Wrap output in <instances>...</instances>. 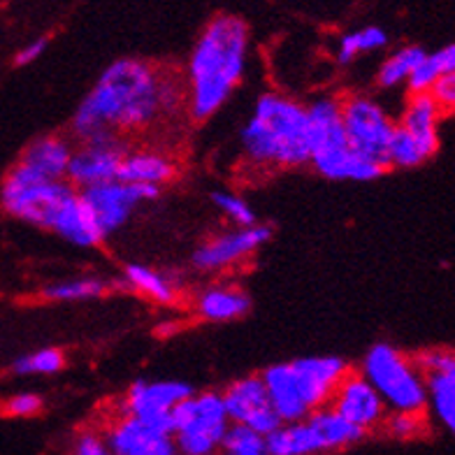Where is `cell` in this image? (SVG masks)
<instances>
[{
    "mask_svg": "<svg viewBox=\"0 0 455 455\" xmlns=\"http://www.w3.org/2000/svg\"><path fill=\"white\" fill-rule=\"evenodd\" d=\"M430 98L437 102V108L443 114L451 112L455 105V75H446V77L437 79L430 89Z\"/></svg>",
    "mask_w": 455,
    "mask_h": 455,
    "instance_id": "obj_37",
    "label": "cell"
},
{
    "mask_svg": "<svg viewBox=\"0 0 455 455\" xmlns=\"http://www.w3.org/2000/svg\"><path fill=\"white\" fill-rule=\"evenodd\" d=\"M249 26L235 14H219L204 26L188 60L186 102L196 121L210 119L242 82Z\"/></svg>",
    "mask_w": 455,
    "mask_h": 455,
    "instance_id": "obj_2",
    "label": "cell"
},
{
    "mask_svg": "<svg viewBox=\"0 0 455 455\" xmlns=\"http://www.w3.org/2000/svg\"><path fill=\"white\" fill-rule=\"evenodd\" d=\"M348 371L347 363L337 355H314L267 367L260 379L279 420L299 423L316 409L328 407L330 397Z\"/></svg>",
    "mask_w": 455,
    "mask_h": 455,
    "instance_id": "obj_4",
    "label": "cell"
},
{
    "mask_svg": "<svg viewBox=\"0 0 455 455\" xmlns=\"http://www.w3.org/2000/svg\"><path fill=\"white\" fill-rule=\"evenodd\" d=\"M339 105L348 149L370 158L384 170L388 168V147L395 124L384 108L365 96H351L339 100Z\"/></svg>",
    "mask_w": 455,
    "mask_h": 455,
    "instance_id": "obj_7",
    "label": "cell"
},
{
    "mask_svg": "<svg viewBox=\"0 0 455 455\" xmlns=\"http://www.w3.org/2000/svg\"><path fill=\"white\" fill-rule=\"evenodd\" d=\"M79 196L96 219L100 233L108 237L131 219L135 204L144 203V200H156L161 196V188L147 184H124V181L114 180L108 184L84 188V191H79Z\"/></svg>",
    "mask_w": 455,
    "mask_h": 455,
    "instance_id": "obj_8",
    "label": "cell"
},
{
    "mask_svg": "<svg viewBox=\"0 0 455 455\" xmlns=\"http://www.w3.org/2000/svg\"><path fill=\"white\" fill-rule=\"evenodd\" d=\"M40 228L52 230L59 237L77 246H98L105 240V235L100 233L96 219L89 212L84 200H82L79 191L72 188L68 181L54 198L47 214H44Z\"/></svg>",
    "mask_w": 455,
    "mask_h": 455,
    "instance_id": "obj_11",
    "label": "cell"
},
{
    "mask_svg": "<svg viewBox=\"0 0 455 455\" xmlns=\"http://www.w3.org/2000/svg\"><path fill=\"white\" fill-rule=\"evenodd\" d=\"M446 75H455V47H443L435 54H426V59L420 60L419 68L409 75L407 84L411 96H419V93H430V89L435 86V82Z\"/></svg>",
    "mask_w": 455,
    "mask_h": 455,
    "instance_id": "obj_25",
    "label": "cell"
},
{
    "mask_svg": "<svg viewBox=\"0 0 455 455\" xmlns=\"http://www.w3.org/2000/svg\"><path fill=\"white\" fill-rule=\"evenodd\" d=\"M108 291V282L98 276H79V279H68V282H56L43 291L47 299L54 302H75V299L98 298Z\"/></svg>",
    "mask_w": 455,
    "mask_h": 455,
    "instance_id": "obj_27",
    "label": "cell"
},
{
    "mask_svg": "<svg viewBox=\"0 0 455 455\" xmlns=\"http://www.w3.org/2000/svg\"><path fill=\"white\" fill-rule=\"evenodd\" d=\"M126 282L128 286L135 288L138 293L156 299L161 305H172L174 298H177L172 282H170L168 276L161 275V272L156 270H151L147 265H126Z\"/></svg>",
    "mask_w": 455,
    "mask_h": 455,
    "instance_id": "obj_26",
    "label": "cell"
},
{
    "mask_svg": "<svg viewBox=\"0 0 455 455\" xmlns=\"http://www.w3.org/2000/svg\"><path fill=\"white\" fill-rule=\"evenodd\" d=\"M72 455H114L109 451L108 442L102 435H96V432H84L79 435L72 443Z\"/></svg>",
    "mask_w": 455,
    "mask_h": 455,
    "instance_id": "obj_36",
    "label": "cell"
},
{
    "mask_svg": "<svg viewBox=\"0 0 455 455\" xmlns=\"http://www.w3.org/2000/svg\"><path fill=\"white\" fill-rule=\"evenodd\" d=\"M316 168L318 174H323L325 180L335 181H371L379 180L384 174V168L377 165L370 158L360 156L354 149H337L323 154V156H314L309 161Z\"/></svg>",
    "mask_w": 455,
    "mask_h": 455,
    "instance_id": "obj_20",
    "label": "cell"
},
{
    "mask_svg": "<svg viewBox=\"0 0 455 455\" xmlns=\"http://www.w3.org/2000/svg\"><path fill=\"white\" fill-rule=\"evenodd\" d=\"M216 455H267V442L244 426H230Z\"/></svg>",
    "mask_w": 455,
    "mask_h": 455,
    "instance_id": "obj_30",
    "label": "cell"
},
{
    "mask_svg": "<svg viewBox=\"0 0 455 455\" xmlns=\"http://www.w3.org/2000/svg\"><path fill=\"white\" fill-rule=\"evenodd\" d=\"M49 40L47 37H37L33 43L24 44V49H19V54L14 56V66H28V63H36L40 56L44 54Z\"/></svg>",
    "mask_w": 455,
    "mask_h": 455,
    "instance_id": "obj_38",
    "label": "cell"
},
{
    "mask_svg": "<svg viewBox=\"0 0 455 455\" xmlns=\"http://www.w3.org/2000/svg\"><path fill=\"white\" fill-rule=\"evenodd\" d=\"M105 442L114 455H180L172 435L144 426L131 416H121L108 430Z\"/></svg>",
    "mask_w": 455,
    "mask_h": 455,
    "instance_id": "obj_16",
    "label": "cell"
},
{
    "mask_svg": "<svg viewBox=\"0 0 455 455\" xmlns=\"http://www.w3.org/2000/svg\"><path fill=\"white\" fill-rule=\"evenodd\" d=\"M244 158L256 168H298L309 163V124L307 108L282 93L258 98L251 119L240 135Z\"/></svg>",
    "mask_w": 455,
    "mask_h": 455,
    "instance_id": "obj_3",
    "label": "cell"
},
{
    "mask_svg": "<svg viewBox=\"0 0 455 455\" xmlns=\"http://www.w3.org/2000/svg\"><path fill=\"white\" fill-rule=\"evenodd\" d=\"M384 426L393 437L411 439V437H419L420 432L426 430V419H423V413L393 411L390 416H386Z\"/></svg>",
    "mask_w": 455,
    "mask_h": 455,
    "instance_id": "obj_34",
    "label": "cell"
},
{
    "mask_svg": "<svg viewBox=\"0 0 455 455\" xmlns=\"http://www.w3.org/2000/svg\"><path fill=\"white\" fill-rule=\"evenodd\" d=\"M270 237L272 228L260 226V223L251 228H240L235 233L219 235L212 242L200 246L193 256V265L198 270H221V267L237 263L242 258L251 256L258 246H263Z\"/></svg>",
    "mask_w": 455,
    "mask_h": 455,
    "instance_id": "obj_15",
    "label": "cell"
},
{
    "mask_svg": "<svg viewBox=\"0 0 455 455\" xmlns=\"http://www.w3.org/2000/svg\"><path fill=\"white\" fill-rule=\"evenodd\" d=\"M307 124H309L312 158L348 147L347 135H344V124H341L339 100L323 98V100L314 102L312 108H307Z\"/></svg>",
    "mask_w": 455,
    "mask_h": 455,
    "instance_id": "obj_17",
    "label": "cell"
},
{
    "mask_svg": "<svg viewBox=\"0 0 455 455\" xmlns=\"http://www.w3.org/2000/svg\"><path fill=\"white\" fill-rule=\"evenodd\" d=\"M70 158V142L63 138H56V135H49V138H40L30 144L19 163L33 170L36 174H40L43 180L66 181Z\"/></svg>",
    "mask_w": 455,
    "mask_h": 455,
    "instance_id": "obj_19",
    "label": "cell"
},
{
    "mask_svg": "<svg viewBox=\"0 0 455 455\" xmlns=\"http://www.w3.org/2000/svg\"><path fill=\"white\" fill-rule=\"evenodd\" d=\"M193 395V388L181 381H135L126 395V413L144 426L172 435V411Z\"/></svg>",
    "mask_w": 455,
    "mask_h": 455,
    "instance_id": "obj_9",
    "label": "cell"
},
{
    "mask_svg": "<svg viewBox=\"0 0 455 455\" xmlns=\"http://www.w3.org/2000/svg\"><path fill=\"white\" fill-rule=\"evenodd\" d=\"M230 420L219 393H200L172 411V439L180 455H216Z\"/></svg>",
    "mask_w": 455,
    "mask_h": 455,
    "instance_id": "obj_6",
    "label": "cell"
},
{
    "mask_svg": "<svg viewBox=\"0 0 455 455\" xmlns=\"http://www.w3.org/2000/svg\"><path fill=\"white\" fill-rule=\"evenodd\" d=\"M212 200H214L216 207H219V210L230 219V221L237 223L240 228L256 226V214H253L251 204L246 203L244 198H240V196L226 193V191H216Z\"/></svg>",
    "mask_w": 455,
    "mask_h": 455,
    "instance_id": "obj_33",
    "label": "cell"
},
{
    "mask_svg": "<svg viewBox=\"0 0 455 455\" xmlns=\"http://www.w3.org/2000/svg\"><path fill=\"white\" fill-rule=\"evenodd\" d=\"M426 49L420 47L400 49L397 54L390 56L384 66H381V70H379V84L390 89V86H397L402 84V82H407L409 75L419 68V63L426 59Z\"/></svg>",
    "mask_w": 455,
    "mask_h": 455,
    "instance_id": "obj_28",
    "label": "cell"
},
{
    "mask_svg": "<svg viewBox=\"0 0 455 455\" xmlns=\"http://www.w3.org/2000/svg\"><path fill=\"white\" fill-rule=\"evenodd\" d=\"M305 420L309 423L314 435H316L323 455L332 453V451L347 449V446H354V443H358L360 439L365 437V432L354 427L351 423H347V420L341 419V416H337L330 407L316 409V411H314L312 416H307Z\"/></svg>",
    "mask_w": 455,
    "mask_h": 455,
    "instance_id": "obj_22",
    "label": "cell"
},
{
    "mask_svg": "<svg viewBox=\"0 0 455 455\" xmlns=\"http://www.w3.org/2000/svg\"><path fill=\"white\" fill-rule=\"evenodd\" d=\"M443 116L442 109L437 108V102L432 100L430 93H419L411 96L407 102L404 114H402L400 128L407 132L413 142L419 144V149L423 151V156L430 158L437 154L439 147V119Z\"/></svg>",
    "mask_w": 455,
    "mask_h": 455,
    "instance_id": "obj_18",
    "label": "cell"
},
{
    "mask_svg": "<svg viewBox=\"0 0 455 455\" xmlns=\"http://www.w3.org/2000/svg\"><path fill=\"white\" fill-rule=\"evenodd\" d=\"M174 163L158 151H126V156L121 158L116 180L124 184H147L161 188L163 184L174 180Z\"/></svg>",
    "mask_w": 455,
    "mask_h": 455,
    "instance_id": "obj_21",
    "label": "cell"
},
{
    "mask_svg": "<svg viewBox=\"0 0 455 455\" xmlns=\"http://www.w3.org/2000/svg\"><path fill=\"white\" fill-rule=\"evenodd\" d=\"M221 400L230 426H244L258 432L260 437H270L282 426L260 377L237 379L235 384L228 386Z\"/></svg>",
    "mask_w": 455,
    "mask_h": 455,
    "instance_id": "obj_10",
    "label": "cell"
},
{
    "mask_svg": "<svg viewBox=\"0 0 455 455\" xmlns=\"http://www.w3.org/2000/svg\"><path fill=\"white\" fill-rule=\"evenodd\" d=\"M267 442V455H323L316 435L307 420L282 423L272 432Z\"/></svg>",
    "mask_w": 455,
    "mask_h": 455,
    "instance_id": "obj_23",
    "label": "cell"
},
{
    "mask_svg": "<svg viewBox=\"0 0 455 455\" xmlns=\"http://www.w3.org/2000/svg\"><path fill=\"white\" fill-rule=\"evenodd\" d=\"M423 374L427 402L446 430H455V358L453 351L435 348L413 360Z\"/></svg>",
    "mask_w": 455,
    "mask_h": 455,
    "instance_id": "obj_14",
    "label": "cell"
},
{
    "mask_svg": "<svg viewBox=\"0 0 455 455\" xmlns=\"http://www.w3.org/2000/svg\"><path fill=\"white\" fill-rule=\"evenodd\" d=\"M43 397L36 395V393H17L10 400L5 402L3 411L7 416H17V419H28V416H36L40 409H43Z\"/></svg>",
    "mask_w": 455,
    "mask_h": 455,
    "instance_id": "obj_35",
    "label": "cell"
},
{
    "mask_svg": "<svg viewBox=\"0 0 455 455\" xmlns=\"http://www.w3.org/2000/svg\"><path fill=\"white\" fill-rule=\"evenodd\" d=\"M388 43V36H386L384 28L379 26H367V28H360L355 33H348L339 40V56L341 63H351L355 56L367 54V52H374V49H381Z\"/></svg>",
    "mask_w": 455,
    "mask_h": 455,
    "instance_id": "obj_29",
    "label": "cell"
},
{
    "mask_svg": "<svg viewBox=\"0 0 455 455\" xmlns=\"http://www.w3.org/2000/svg\"><path fill=\"white\" fill-rule=\"evenodd\" d=\"M126 156L124 144L119 138H96L82 142L79 149H72L70 165H68L66 180L72 188L84 191L91 186L108 184L116 180L121 158Z\"/></svg>",
    "mask_w": 455,
    "mask_h": 455,
    "instance_id": "obj_12",
    "label": "cell"
},
{
    "mask_svg": "<svg viewBox=\"0 0 455 455\" xmlns=\"http://www.w3.org/2000/svg\"><path fill=\"white\" fill-rule=\"evenodd\" d=\"M328 407L363 432L381 426L388 413L384 400L377 395V390L367 384L363 374H354V371H348L347 377L341 379L330 397Z\"/></svg>",
    "mask_w": 455,
    "mask_h": 455,
    "instance_id": "obj_13",
    "label": "cell"
},
{
    "mask_svg": "<svg viewBox=\"0 0 455 455\" xmlns=\"http://www.w3.org/2000/svg\"><path fill=\"white\" fill-rule=\"evenodd\" d=\"M63 365H66V358L59 348H40L28 355H21L14 363V371L17 374H56L63 370Z\"/></svg>",
    "mask_w": 455,
    "mask_h": 455,
    "instance_id": "obj_31",
    "label": "cell"
},
{
    "mask_svg": "<svg viewBox=\"0 0 455 455\" xmlns=\"http://www.w3.org/2000/svg\"><path fill=\"white\" fill-rule=\"evenodd\" d=\"M196 307L207 321H233L249 312L251 299L240 288H210L200 295Z\"/></svg>",
    "mask_w": 455,
    "mask_h": 455,
    "instance_id": "obj_24",
    "label": "cell"
},
{
    "mask_svg": "<svg viewBox=\"0 0 455 455\" xmlns=\"http://www.w3.org/2000/svg\"><path fill=\"white\" fill-rule=\"evenodd\" d=\"M423 161H427V158L423 156L419 144L413 142L400 126H395V132H393L388 147V165H395V168H416Z\"/></svg>",
    "mask_w": 455,
    "mask_h": 455,
    "instance_id": "obj_32",
    "label": "cell"
},
{
    "mask_svg": "<svg viewBox=\"0 0 455 455\" xmlns=\"http://www.w3.org/2000/svg\"><path fill=\"white\" fill-rule=\"evenodd\" d=\"M363 377L384 400L386 409L423 413L427 407L426 384L416 363L390 344H377L363 360Z\"/></svg>",
    "mask_w": 455,
    "mask_h": 455,
    "instance_id": "obj_5",
    "label": "cell"
},
{
    "mask_svg": "<svg viewBox=\"0 0 455 455\" xmlns=\"http://www.w3.org/2000/svg\"><path fill=\"white\" fill-rule=\"evenodd\" d=\"M163 84L165 77L147 60H114L75 112L72 132L89 142L151 126L163 114Z\"/></svg>",
    "mask_w": 455,
    "mask_h": 455,
    "instance_id": "obj_1",
    "label": "cell"
}]
</instances>
